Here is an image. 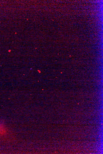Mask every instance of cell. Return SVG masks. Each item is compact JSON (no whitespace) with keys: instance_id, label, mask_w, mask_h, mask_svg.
<instances>
[{"instance_id":"1","label":"cell","mask_w":103,"mask_h":154,"mask_svg":"<svg viewBox=\"0 0 103 154\" xmlns=\"http://www.w3.org/2000/svg\"><path fill=\"white\" fill-rule=\"evenodd\" d=\"M6 131L5 128L2 125H0V135H4L5 134Z\"/></svg>"}]
</instances>
